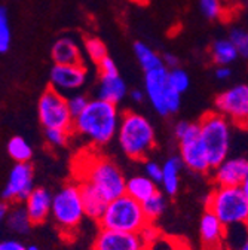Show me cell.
<instances>
[{
	"label": "cell",
	"mask_w": 248,
	"mask_h": 250,
	"mask_svg": "<svg viewBox=\"0 0 248 250\" xmlns=\"http://www.w3.org/2000/svg\"><path fill=\"white\" fill-rule=\"evenodd\" d=\"M120 119L117 104L101 99H92L86 109L75 118L73 133L95 146H104L117 136Z\"/></svg>",
	"instance_id": "cell-1"
},
{
	"label": "cell",
	"mask_w": 248,
	"mask_h": 250,
	"mask_svg": "<svg viewBox=\"0 0 248 250\" xmlns=\"http://www.w3.org/2000/svg\"><path fill=\"white\" fill-rule=\"evenodd\" d=\"M77 168L79 182L91 185L106 201L110 203L125 194L127 179L110 160L103 156H88L85 161L79 163Z\"/></svg>",
	"instance_id": "cell-2"
},
{
	"label": "cell",
	"mask_w": 248,
	"mask_h": 250,
	"mask_svg": "<svg viewBox=\"0 0 248 250\" xmlns=\"http://www.w3.org/2000/svg\"><path fill=\"white\" fill-rule=\"evenodd\" d=\"M117 142L128 158L143 161L154 149L156 134L152 122L146 116L137 112H127L120 119Z\"/></svg>",
	"instance_id": "cell-3"
},
{
	"label": "cell",
	"mask_w": 248,
	"mask_h": 250,
	"mask_svg": "<svg viewBox=\"0 0 248 250\" xmlns=\"http://www.w3.org/2000/svg\"><path fill=\"white\" fill-rule=\"evenodd\" d=\"M101 229L140 234L149 224L143 204L128 194H123L107 204V208L98 222Z\"/></svg>",
	"instance_id": "cell-4"
},
{
	"label": "cell",
	"mask_w": 248,
	"mask_h": 250,
	"mask_svg": "<svg viewBox=\"0 0 248 250\" xmlns=\"http://www.w3.org/2000/svg\"><path fill=\"white\" fill-rule=\"evenodd\" d=\"M207 210L219 217L226 228L248 225V200L241 186H217L207 198Z\"/></svg>",
	"instance_id": "cell-5"
},
{
	"label": "cell",
	"mask_w": 248,
	"mask_h": 250,
	"mask_svg": "<svg viewBox=\"0 0 248 250\" xmlns=\"http://www.w3.org/2000/svg\"><path fill=\"white\" fill-rule=\"evenodd\" d=\"M201 139L205 146L211 168L220 166L229 155L232 122L217 110L205 113L201 121Z\"/></svg>",
	"instance_id": "cell-6"
},
{
	"label": "cell",
	"mask_w": 248,
	"mask_h": 250,
	"mask_svg": "<svg viewBox=\"0 0 248 250\" xmlns=\"http://www.w3.org/2000/svg\"><path fill=\"white\" fill-rule=\"evenodd\" d=\"M51 216L66 235H72L76 231L86 216L79 183H67L57 191L52 200Z\"/></svg>",
	"instance_id": "cell-7"
},
{
	"label": "cell",
	"mask_w": 248,
	"mask_h": 250,
	"mask_svg": "<svg viewBox=\"0 0 248 250\" xmlns=\"http://www.w3.org/2000/svg\"><path fill=\"white\" fill-rule=\"evenodd\" d=\"M174 133L178 139L180 158L184 167H188L195 173H208L210 170H212L201 139L199 122L181 121L175 125Z\"/></svg>",
	"instance_id": "cell-8"
},
{
	"label": "cell",
	"mask_w": 248,
	"mask_h": 250,
	"mask_svg": "<svg viewBox=\"0 0 248 250\" xmlns=\"http://www.w3.org/2000/svg\"><path fill=\"white\" fill-rule=\"evenodd\" d=\"M144 92L153 109L161 116L172 115L180 109L181 94L171 86L167 67L144 73Z\"/></svg>",
	"instance_id": "cell-9"
},
{
	"label": "cell",
	"mask_w": 248,
	"mask_h": 250,
	"mask_svg": "<svg viewBox=\"0 0 248 250\" xmlns=\"http://www.w3.org/2000/svg\"><path fill=\"white\" fill-rule=\"evenodd\" d=\"M38 116L45 130L73 131L75 118L69 109L67 97L51 86L42 94L38 103Z\"/></svg>",
	"instance_id": "cell-10"
},
{
	"label": "cell",
	"mask_w": 248,
	"mask_h": 250,
	"mask_svg": "<svg viewBox=\"0 0 248 250\" xmlns=\"http://www.w3.org/2000/svg\"><path fill=\"white\" fill-rule=\"evenodd\" d=\"M215 110L238 127H248V85L238 83L215 99Z\"/></svg>",
	"instance_id": "cell-11"
},
{
	"label": "cell",
	"mask_w": 248,
	"mask_h": 250,
	"mask_svg": "<svg viewBox=\"0 0 248 250\" xmlns=\"http://www.w3.org/2000/svg\"><path fill=\"white\" fill-rule=\"evenodd\" d=\"M35 191V170L30 163H15L8 174L2 200L9 204L24 203Z\"/></svg>",
	"instance_id": "cell-12"
},
{
	"label": "cell",
	"mask_w": 248,
	"mask_h": 250,
	"mask_svg": "<svg viewBox=\"0 0 248 250\" xmlns=\"http://www.w3.org/2000/svg\"><path fill=\"white\" fill-rule=\"evenodd\" d=\"M128 88L125 81L119 75L114 60L110 57L104 58L98 64V86H97V99L119 104L127 97Z\"/></svg>",
	"instance_id": "cell-13"
},
{
	"label": "cell",
	"mask_w": 248,
	"mask_h": 250,
	"mask_svg": "<svg viewBox=\"0 0 248 250\" xmlns=\"http://www.w3.org/2000/svg\"><path fill=\"white\" fill-rule=\"evenodd\" d=\"M88 69L85 64H54L49 75L51 88L63 96H72L85 86Z\"/></svg>",
	"instance_id": "cell-14"
},
{
	"label": "cell",
	"mask_w": 248,
	"mask_h": 250,
	"mask_svg": "<svg viewBox=\"0 0 248 250\" xmlns=\"http://www.w3.org/2000/svg\"><path fill=\"white\" fill-rule=\"evenodd\" d=\"M92 250H147L140 234L101 229Z\"/></svg>",
	"instance_id": "cell-15"
},
{
	"label": "cell",
	"mask_w": 248,
	"mask_h": 250,
	"mask_svg": "<svg viewBox=\"0 0 248 250\" xmlns=\"http://www.w3.org/2000/svg\"><path fill=\"white\" fill-rule=\"evenodd\" d=\"M212 177L215 185L220 188L242 186L248 177V160L242 156L226 158L220 166L212 168Z\"/></svg>",
	"instance_id": "cell-16"
},
{
	"label": "cell",
	"mask_w": 248,
	"mask_h": 250,
	"mask_svg": "<svg viewBox=\"0 0 248 250\" xmlns=\"http://www.w3.org/2000/svg\"><path fill=\"white\" fill-rule=\"evenodd\" d=\"M199 234L204 250H223L226 244V227L214 213L205 210L199 222Z\"/></svg>",
	"instance_id": "cell-17"
},
{
	"label": "cell",
	"mask_w": 248,
	"mask_h": 250,
	"mask_svg": "<svg viewBox=\"0 0 248 250\" xmlns=\"http://www.w3.org/2000/svg\"><path fill=\"white\" fill-rule=\"evenodd\" d=\"M54 195L46 188H35V191L24 201L27 213L33 225H40L51 216Z\"/></svg>",
	"instance_id": "cell-18"
},
{
	"label": "cell",
	"mask_w": 248,
	"mask_h": 250,
	"mask_svg": "<svg viewBox=\"0 0 248 250\" xmlns=\"http://www.w3.org/2000/svg\"><path fill=\"white\" fill-rule=\"evenodd\" d=\"M54 64H83V52L77 41L72 36H63L52 45Z\"/></svg>",
	"instance_id": "cell-19"
},
{
	"label": "cell",
	"mask_w": 248,
	"mask_h": 250,
	"mask_svg": "<svg viewBox=\"0 0 248 250\" xmlns=\"http://www.w3.org/2000/svg\"><path fill=\"white\" fill-rule=\"evenodd\" d=\"M79 186H80V192H82V200H83L86 216L89 219H94V221L100 222L106 208H107L109 201H106L103 198V195H100L91 185H88L85 182H79Z\"/></svg>",
	"instance_id": "cell-20"
},
{
	"label": "cell",
	"mask_w": 248,
	"mask_h": 250,
	"mask_svg": "<svg viewBox=\"0 0 248 250\" xmlns=\"http://www.w3.org/2000/svg\"><path fill=\"white\" fill-rule=\"evenodd\" d=\"M158 183H154L152 179H149L146 174L144 176H133L127 179V189L125 194L133 197L134 200L144 203L150 197H153L158 191Z\"/></svg>",
	"instance_id": "cell-21"
},
{
	"label": "cell",
	"mask_w": 248,
	"mask_h": 250,
	"mask_svg": "<svg viewBox=\"0 0 248 250\" xmlns=\"http://www.w3.org/2000/svg\"><path fill=\"white\" fill-rule=\"evenodd\" d=\"M6 225L8 228L17 234V235H25L32 231V227H33V222L32 219H30L28 213H27V208L24 204L21 203H15V204H11V208L6 214Z\"/></svg>",
	"instance_id": "cell-22"
},
{
	"label": "cell",
	"mask_w": 248,
	"mask_h": 250,
	"mask_svg": "<svg viewBox=\"0 0 248 250\" xmlns=\"http://www.w3.org/2000/svg\"><path fill=\"white\" fill-rule=\"evenodd\" d=\"M164 176H162V188L164 192L170 197L175 195L180 188V173L181 167H184L180 156H170V158L162 164Z\"/></svg>",
	"instance_id": "cell-23"
},
{
	"label": "cell",
	"mask_w": 248,
	"mask_h": 250,
	"mask_svg": "<svg viewBox=\"0 0 248 250\" xmlns=\"http://www.w3.org/2000/svg\"><path fill=\"white\" fill-rule=\"evenodd\" d=\"M134 55L138 61L140 67L144 70V73L165 67L162 57L144 42H135L134 43Z\"/></svg>",
	"instance_id": "cell-24"
},
{
	"label": "cell",
	"mask_w": 248,
	"mask_h": 250,
	"mask_svg": "<svg viewBox=\"0 0 248 250\" xmlns=\"http://www.w3.org/2000/svg\"><path fill=\"white\" fill-rule=\"evenodd\" d=\"M211 57L217 66H229L239 57V52L229 38L217 39L211 45Z\"/></svg>",
	"instance_id": "cell-25"
},
{
	"label": "cell",
	"mask_w": 248,
	"mask_h": 250,
	"mask_svg": "<svg viewBox=\"0 0 248 250\" xmlns=\"http://www.w3.org/2000/svg\"><path fill=\"white\" fill-rule=\"evenodd\" d=\"M8 155L15 161V163H30L33 156V149L30 143L21 137V136H14L8 140L6 145Z\"/></svg>",
	"instance_id": "cell-26"
},
{
	"label": "cell",
	"mask_w": 248,
	"mask_h": 250,
	"mask_svg": "<svg viewBox=\"0 0 248 250\" xmlns=\"http://www.w3.org/2000/svg\"><path fill=\"white\" fill-rule=\"evenodd\" d=\"M83 54L86 55V58L91 62H94V64H97V66L104 58L109 57L104 42L95 36H89L83 41Z\"/></svg>",
	"instance_id": "cell-27"
},
{
	"label": "cell",
	"mask_w": 248,
	"mask_h": 250,
	"mask_svg": "<svg viewBox=\"0 0 248 250\" xmlns=\"http://www.w3.org/2000/svg\"><path fill=\"white\" fill-rule=\"evenodd\" d=\"M141 204H143V210L149 219V222H153L164 213V210L167 207V200H165L164 194L156 192L153 197H150L149 200H146Z\"/></svg>",
	"instance_id": "cell-28"
},
{
	"label": "cell",
	"mask_w": 248,
	"mask_h": 250,
	"mask_svg": "<svg viewBox=\"0 0 248 250\" xmlns=\"http://www.w3.org/2000/svg\"><path fill=\"white\" fill-rule=\"evenodd\" d=\"M199 8L208 20H220L228 12L225 0H199Z\"/></svg>",
	"instance_id": "cell-29"
},
{
	"label": "cell",
	"mask_w": 248,
	"mask_h": 250,
	"mask_svg": "<svg viewBox=\"0 0 248 250\" xmlns=\"http://www.w3.org/2000/svg\"><path fill=\"white\" fill-rule=\"evenodd\" d=\"M12 42V31L9 24V15L5 6L0 8V52L5 54L9 51Z\"/></svg>",
	"instance_id": "cell-30"
},
{
	"label": "cell",
	"mask_w": 248,
	"mask_h": 250,
	"mask_svg": "<svg viewBox=\"0 0 248 250\" xmlns=\"http://www.w3.org/2000/svg\"><path fill=\"white\" fill-rule=\"evenodd\" d=\"M168 81H170L171 86L175 91H178L180 94H183L186 89L189 88V85H191V78H189L188 72H184L180 67H175V69H170L168 70Z\"/></svg>",
	"instance_id": "cell-31"
},
{
	"label": "cell",
	"mask_w": 248,
	"mask_h": 250,
	"mask_svg": "<svg viewBox=\"0 0 248 250\" xmlns=\"http://www.w3.org/2000/svg\"><path fill=\"white\" fill-rule=\"evenodd\" d=\"M147 250H189V247L186 246V243L174 237L161 235L156 241L147 247Z\"/></svg>",
	"instance_id": "cell-32"
},
{
	"label": "cell",
	"mask_w": 248,
	"mask_h": 250,
	"mask_svg": "<svg viewBox=\"0 0 248 250\" xmlns=\"http://www.w3.org/2000/svg\"><path fill=\"white\" fill-rule=\"evenodd\" d=\"M229 39L232 41L241 57H248V33L245 30L239 27L232 28L229 33Z\"/></svg>",
	"instance_id": "cell-33"
},
{
	"label": "cell",
	"mask_w": 248,
	"mask_h": 250,
	"mask_svg": "<svg viewBox=\"0 0 248 250\" xmlns=\"http://www.w3.org/2000/svg\"><path fill=\"white\" fill-rule=\"evenodd\" d=\"M70 133L67 130H58V128H52V130H45V137L49 146L52 147H64L69 140H70Z\"/></svg>",
	"instance_id": "cell-34"
},
{
	"label": "cell",
	"mask_w": 248,
	"mask_h": 250,
	"mask_svg": "<svg viewBox=\"0 0 248 250\" xmlns=\"http://www.w3.org/2000/svg\"><path fill=\"white\" fill-rule=\"evenodd\" d=\"M67 103H69V109L73 115V118H77L88 106L89 100L83 96L80 92H75L72 96L67 97Z\"/></svg>",
	"instance_id": "cell-35"
},
{
	"label": "cell",
	"mask_w": 248,
	"mask_h": 250,
	"mask_svg": "<svg viewBox=\"0 0 248 250\" xmlns=\"http://www.w3.org/2000/svg\"><path fill=\"white\" fill-rule=\"evenodd\" d=\"M144 171H146V176L149 179H152L154 183H161L162 182V176H164L162 164H159L156 161H147L146 166H144Z\"/></svg>",
	"instance_id": "cell-36"
},
{
	"label": "cell",
	"mask_w": 248,
	"mask_h": 250,
	"mask_svg": "<svg viewBox=\"0 0 248 250\" xmlns=\"http://www.w3.org/2000/svg\"><path fill=\"white\" fill-rule=\"evenodd\" d=\"M161 235H162L161 231L153 225V222H149V224L141 229V232H140V237L143 238V241H144V244H146L147 247H149L150 244H153Z\"/></svg>",
	"instance_id": "cell-37"
},
{
	"label": "cell",
	"mask_w": 248,
	"mask_h": 250,
	"mask_svg": "<svg viewBox=\"0 0 248 250\" xmlns=\"http://www.w3.org/2000/svg\"><path fill=\"white\" fill-rule=\"evenodd\" d=\"M0 250H27V246L18 240H3L0 243Z\"/></svg>",
	"instance_id": "cell-38"
},
{
	"label": "cell",
	"mask_w": 248,
	"mask_h": 250,
	"mask_svg": "<svg viewBox=\"0 0 248 250\" xmlns=\"http://www.w3.org/2000/svg\"><path fill=\"white\" fill-rule=\"evenodd\" d=\"M162 60H164V66H165L168 70H170V69L178 67V58H177V55L172 54V52H165L164 57H162Z\"/></svg>",
	"instance_id": "cell-39"
},
{
	"label": "cell",
	"mask_w": 248,
	"mask_h": 250,
	"mask_svg": "<svg viewBox=\"0 0 248 250\" xmlns=\"http://www.w3.org/2000/svg\"><path fill=\"white\" fill-rule=\"evenodd\" d=\"M214 75L219 81H228L232 75V70L229 69V66H217Z\"/></svg>",
	"instance_id": "cell-40"
},
{
	"label": "cell",
	"mask_w": 248,
	"mask_h": 250,
	"mask_svg": "<svg viewBox=\"0 0 248 250\" xmlns=\"http://www.w3.org/2000/svg\"><path fill=\"white\" fill-rule=\"evenodd\" d=\"M130 97H131V100H133V102L140 103V102H143V100H144L146 92H144V89H133V91L130 92Z\"/></svg>",
	"instance_id": "cell-41"
},
{
	"label": "cell",
	"mask_w": 248,
	"mask_h": 250,
	"mask_svg": "<svg viewBox=\"0 0 248 250\" xmlns=\"http://www.w3.org/2000/svg\"><path fill=\"white\" fill-rule=\"evenodd\" d=\"M9 208H11V204L8 201L2 200V203H0V219H2V221H5V219H6V214H8Z\"/></svg>",
	"instance_id": "cell-42"
},
{
	"label": "cell",
	"mask_w": 248,
	"mask_h": 250,
	"mask_svg": "<svg viewBox=\"0 0 248 250\" xmlns=\"http://www.w3.org/2000/svg\"><path fill=\"white\" fill-rule=\"evenodd\" d=\"M242 191H244V194H245V197H247V200H248V177L245 179V182L242 183Z\"/></svg>",
	"instance_id": "cell-43"
},
{
	"label": "cell",
	"mask_w": 248,
	"mask_h": 250,
	"mask_svg": "<svg viewBox=\"0 0 248 250\" xmlns=\"http://www.w3.org/2000/svg\"><path fill=\"white\" fill-rule=\"evenodd\" d=\"M236 250H248V235H247V238L244 240V243H242Z\"/></svg>",
	"instance_id": "cell-44"
},
{
	"label": "cell",
	"mask_w": 248,
	"mask_h": 250,
	"mask_svg": "<svg viewBox=\"0 0 248 250\" xmlns=\"http://www.w3.org/2000/svg\"><path fill=\"white\" fill-rule=\"evenodd\" d=\"M27 250H40L36 244H32V246H27Z\"/></svg>",
	"instance_id": "cell-45"
},
{
	"label": "cell",
	"mask_w": 248,
	"mask_h": 250,
	"mask_svg": "<svg viewBox=\"0 0 248 250\" xmlns=\"http://www.w3.org/2000/svg\"><path fill=\"white\" fill-rule=\"evenodd\" d=\"M247 8H248V0H247Z\"/></svg>",
	"instance_id": "cell-46"
}]
</instances>
